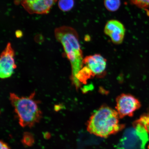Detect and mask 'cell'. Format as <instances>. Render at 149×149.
Returning <instances> with one entry per match:
<instances>
[{
    "mask_svg": "<svg viewBox=\"0 0 149 149\" xmlns=\"http://www.w3.org/2000/svg\"><path fill=\"white\" fill-rule=\"evenodd\" d=\"M55 35L58 41L62 45L72 68L71 80L77 89L81 86L76 76L84 66L83 52L78 33L73 28L63 26L56 29Z\"/></svg>",
    "mask_w": 149,
    "mask_h": 149,
    "instance_id": "obj_1",
    "label": "cell"
},
{
    "mask_svg": "<svg viewBox=\"0 0 149 149\" xmlns=\"http://www.w3.org/2000/svg\"><path fill=\"white\" fill-rule=\"evenodd\" d=\"M120 118L116 111L107 106H102L89 119L87 130L98 136L107 137L123 129L124 125L120 123Z\"/></svg>",
    "mask_w": 149,
    "mask_h": 149,
    "instance_id": "obj_2",
    "label": "cell"
},
{
    "mask_svg": "<svg viewBox=\"0 0 149 149\" xmlns=\"http://www.w3.org/2000/svg\"><path fill=\"white\" fill-rule=\"evenodd\" d=\"M35 92L28 97H19L14 93L10 94L9 99L22 127L31 128L41 120L42 111L39 102L35 100Z\"/></svg>",
    "mask_w": 149,
    "mask_h": 149,
    "instance_id": "obj_3",
    "label": "cell"
},
{
    "mask_svg": "<svg viewBox=\"0 0 149 149\" xmlns=\"http://www.w3.org/2000/svg\"><path fill=\"white\" fill-rule=\"evenodd\" d=\"M141 106L139 100L131 94H122L116 98V109L120 118L133 116Z\"/></svg>",
    "mask_w": 149,
    "mask_h": 149,
    "instance_id": "obj_4",
    "label": "cell"
},
{
    "mask_svg": "<svg viewBox=\"0 0 149 149\" xmlns=\"http://www.w3.org/2000/svg\"><path fill=\"white\" fill-rule=\"evenodd\" d=\"M15 52L12 44L8 42L1 54L0 59V77L7 79L13 74L17 68L14 59Z\"/></svg>",
    "mask_w": 149,
    "mask_h": 149,
    "instance_id": "obj_5",
    "label": "cell"
},
{
    "mask_svg": "<svg viewBox=\"0 0 149 149\" xmlns=\"http://www.w3.org/2000/svg\"><path fill=\"white\" fill-rule=\"evenodd\" d=\"M83 63L90 70L93 77H100L105 74L107 60L100 54L87 56L84 58Z\"/></svg>",
    "mask_w": 149,
    "mask_h": 149,
    "instance_id": "obj_6",
    "label": "cell"
},
{
    "mask_svg": "<svg viewBox=\"0 0 149 149\" xmlns=\"http://www.w3.org/2000/svg\"><path fill=\"white\" fill-rule=\"evenodd\" d=\"M57 0H20L21 4L30 14H45L50 9Z\"/></svg>",
    "mask_w": 149,
    "mask_h": 149,
    "instance_id": "obj_7",
    "label": "cell"
},
{
    "mask_svg": "<svg viewBox=\"0 0 149 149\" xmlns=\"http://www.w3.org/2000/svg\"><path fill=\"white\" fill-rule=\"evenodd\" d=\"M104 31L113 44H120L123 42L126 30L124 25L118 20L112 19L108 21Z\"/></svg>",
    "mask_w": 149,
    "mask_h": 149,
    "instance_id": "obj_8",
    "label": "cell"
},
{
    "mask_svg": "<svg viewBox=\"0 0 149 149\" xmlns=\"http://www.w3.org/2000/svg\"><path fill=\"white\" fill-rule=\"evenodd\" d=\"M133 125L136 133L141 141V149H145V145L149 140L148 132L144 125L139 120L134 123Z\"/></svg>",
    "mask_w": 149,
    "mask_h": 149,
    "instance_id": "obj_9",
    "label": "cell"
},
{
    "mask_svg": "<svg viewBox=\"0 0 149 149\" xmlns=\"http://www.w3.org/2000/svg\"><path fill=\"white\" fill-rule=\"evenodd\" d=\"M134 130H132V133H131V135L129 136L130 138H127L124 136L122 139V144H121L122 145L123 149H135L139 140L141 141L136 133L135 129Z\"/></svg>",
    "mask_w": 149,
    "mask_h": 149,
    "instance_id": "obj_10",
    "label": "cell"
},
{
    "mask_svg": "<svg viewBox=\"0 0 149 149\" xmlns=\"http://www.w3.org/2000/svg\"><path fill=\"white\" fill-rule=\"evenodd\" d=\"M104 4L105 8L110 12H115L120 8V0H104Z\"/></svg>",
    "mask_w": 149,
    "mask_h": 149,
    "instance_id": "obj_11",
    "label": "cell"
},
{
    "mask_svg": "<svg viewBox=\"0 0 149 149\" xmlns=\"http://www.w3.org/2000/svg\"><path fill=\"white\" fill-rule=\"evenodd\" d=\"M74 3V0H59L58 6L61 10L68 12L73 8Z\"/></svg>",
    "mask_w": 149,
    "mask_h": 149,
    "instance_id": "obj_12",
    "label": "cell"
},
{
    "mask_svg": "<svg viewBox=\"0 0 149 149\" xmlns=\"http://www.w3.org/2000/svg\"><path fill=\"white\" fill-rule=\"evenodd\" d=\"M34 142L33 136L29 133H25L23 135L22 139V143L23 144L28 146H32Z\"/></svg>",
    "mask_w": 149,
    "mask_h": 149,
    "instance_id": "obj_13",
    "label": "cell"
},
{
    "mask_svg": "<svg viewBox=\"0 0 149 149\" xmlns=\"http://www.w3.org/2000/svg\"><path fill=\"white\" fill-rule=\"evenodd\" d=\"M130 1L133 4L141 8L149 7V0H130Z\"/></svg>",
    "mask_w": 149,
    "mask_h": 149,
    "instance_id": "obj_14",
    "label": "cell"
},
{
    "mask_svg": "<svg viewBox=\"0 0 149 149\" xmlns=\"http://www.w3.org/2000/svg\"><path fill=\"white\" fill-rule=\"evenodd\" d=\"M139 120L145 127L149 125V115H143Z\"/></svg>",
    "mask_w": 149,
    "mask_h": 149,
    "instance_id": "obj_15",
    "label": "cell"
},
{
    "mask_svg": "<svg viewBox=\"0 0 149 149\" xmlns=\"http://www.w3.org/2000/svg\"><path fill=\"white\" fill-rule=\"evenodd\" d=\"M0 145H1V149H10L8 145L6 143L3 141H1L0 142Z\"/></svg>",
    "mask_w": 149,
    "mask_h": 149,
    "instance_id": "obj_16",
    "label": "cell"
},
{
    "mask_svg": "<svg viewBox=\"0 0 149 149\" xmlns=\"http://www.w3.org/2000/svg\"><path fill=\"white\" fill-rule=\"evenodd\" d=\"M145 128L148 131V133H149V125H148L146 126V127H145Z\"/></svg>",
    "mask_w": 149,
    "mask_h": 149,
    "instance_id": "obj_17",
    "label": "cell"
},
{
    "mask_svg": "<svg viewBox=\"0 0 149 149\" xmlns=\"http://www.w3.org/2000/svg\"><path fill=\"white\" fill-rule=\"evenodd\" d=\"M148 149H149V145H148Z\"/></svg>",
    "mask_w": 149,
    "mask_h": 149,
    "instance_id": "obj_18",
    "label": "cell"
}]
</instances>
